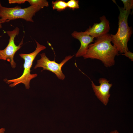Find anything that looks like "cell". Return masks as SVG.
I'll return each instance as SVG.
<instances>
[{
  "instance_id": "cell-17",
  "label": "cell",
  "mask_w": 133,
  "mask_h": 133,
  "mask_svg": "<svg viewBox=\"0 0 133 133\" xmlns=\"http://www.w3.org/2000/svg\"><path fill=\"white\" fill-rule=\"evenodd\" d=\"M110 133H119L117 130H115L110 132Z\"/></svg>"
},
{
  "instance_id": "cell-6",
  "label": "cell",
  "mask_w": 133,
  "mask_h": 133,
  "mask_svg": "<svg viewBox=\"0 0 133 133\" xmlns=\"http://www.w3.org/2000/svg\"><path fill=\"white\" fill-rule=\"evenodd\" d=\"M40 55L41 58L37 61L34 68L38 67H42L43 68L42 70H47L50 71L54 73L59 79L64 80L65 76L62 72V67L67 62L72 58L74 55L66 56L60 63H56L54 60L51 61L50 60L45 53H42Z\"/></svg>"
},
{
  "instance_id": "cell-4",
  "label": "cell",
  "mask_w": 133,
  "mask_h": 133,
  "mask_svg": "<svg viewBox=\"0 0 133 133\" xmlns=\"http://www.w3.org/2000/svg\"><path fill=\"white\" fill-rule=\"evenodd\" d=\"M43 8L39 6L31 5L25 8L17 6L13 7H0V21L2 24L11 20L23 19L27 21L33 22V17Z\"/></svg>"
},
{
  "instance_id": "cell-13",
  "label": "cell",
  "mask_w": 133,
  "mask_h": 133,
  "mask_svg": "<svg viewBox=\"0 0 133 133\" xmlns=\"http://www.w3.org/2000/svg\"><path fill=\"white\" fill-rule=\"evenodd\" d=\"M79 1L76 0H70L67 3V7L72 9L73 10L79 8Z\"/></svg>"
},
{
  "instance_id": "cell-3",
  "label": "cell",
  "mask_w": 133,
  "mask_h": 133,
  "mask_svg": "<svg viewBox=\"0 0 133 133\" xmlns=\"http://www.w3.org/2000/svg\"><path fill=\"white\" fill-rule=\"evenodd\" d=\"M36 47L35 50L33 52L28 54H19L20 56L24 60L23 65L24 70L23 73L20 77L17 78L10 80L5 79V81L8 84H11L9 86L11 87H14L20 83H23L26 89L30 88V83L31 80L36 77L37 74H31V69L33 62L36 57L41 51L46 49V47L40 44L35 40Z\"/></svg>"
},
{
  "instance_id": "cell-19",
  "label": "cell",
  "mask_w": 133,
  "mask_h": 133,
  "mask_svg": "<svg viewBox=\"0 0 133 133\" xmlns=\"http://www.w3.org/2000/svg\"><path fill=\"white\" fill-rule=\"evenodd\" d=\"M1 6H2V5H1V4L0 2V7Z\"/></svg>"
},
{
  "instance_id": "cell-14",
  "label": "cell",
  "mask_w": 133,
  "mask_h": 133,
  "mask_svg": "<svg viewBox=\"0 0 133 133\" xmlns=\"http://www.w3.org/2000/svg\"><path fill=\"white\" fill-rule=\"evenodd\" d=\"M122 55L128 58L131 61H133V53L129 50L125 52Z\"/></svg>"
},
{
  "instance_id": "cell-15",
  "label": "cell",
  "mask_w": 133,
  "mask_h": 133,
  "mask_svg": "<svg viewBox=\"0 0 133 133\" xmlns=\"http://www.w3.org/2000/svg\"><path fill=\"white\" fill-rule=\"evenodd\" d=\"M27 0H9V4H14L17 3L18 4L23 3Z\"/></svg>"
},
{
  "instance_id": "cell-5",
  "label": "cell",
  "mask_w": 133,
  "mask_h": 133,
  "mask_svg": "<svg viewBox=\"0 0 133 133\" xmlns=\"http://www.w3.org/2000/svg\"><path fill=\"white\" fill-rule=\"evenodd\" d=\"M19 31V29L17 27L13 30L7 31L6 33L9 37L8 43L5 49L0 50V60H6L9 62L13 68L15 67L16 65L14 60V55L21 47L23 43V38L18 45L17 46L15 43V38L18 35Z\"/></svg>"
},
{
  "instance_id": "cell-8",
  "label": "cell",
  "mask_w": 133,
  "mask_h": 133,
  "mask_svg": "<svg viewBox=\"0 0 133 133\" xmlns=\"http://www.w3.org/2000/svg\"><path fill=\"white\" fill-rule=\"evenodd\" d=\"M100 19V23H94L86 30L89 35L94 38H97L108 33L110 29L109 21L105 16L103 15Z\"/></svg>"
},
{
  "instance_id": "cell-7",
  "label": "cell",
  "mask_w": 133,
  "mask_h": 133,
  "mask_svg": "<svg viewBox=\"0 0 133 133\" xmlns=\"http://www.w3.org/2000/svg\"><path fill=\"white\" fill-rule=\"evenodd\" d=\"M98 81L100 85L97 86L91 81L92 87L95 95L106 106L109 101L110 96L109 90L113 85L109 83V80L105 78H100Z\"/></svg>"
},
{
  "instance_id": "cell-2",
  "label": "cell",
  "mask_w": 133,
  "mask_h": 133,
  "mask_svg": "<svg viewBox=\"0 0 133 133\" xmlns=\"http://www.w3.org/2000/svg\"><path fill=\"white\" fill-rule=\"evenodd\" d=\"M119 11L118 17V28L114 35L111 34V42L118 50L119 53H124L129 50L127 44L132 33V29L128 25V19L131 11L124 10L117 6Z\"/></svg>"
},
{
  "instance_id": "cell-9",
  "label": "cell",
  "mask_w": 133,
  "mask_h": 133,
  "mask_svg": "<svg viewBox=\"0 0 133 133\" xmlns=\"http://www.w3.org/2000/svg\"><path fill=\"white\" fill-rule=\"evenodd\" d=\"M72 36L80 42V47L75 55L76 57L83 56L85 54L90 43L93 41L94 38L90 36L86 30L84 32H78L74 31L72 33Z\"/></svg>"
},
{
  "instance_id": "cell-10",
  "label": "cell",
  "mask_w": 133,
  "mask_h": 133,
  "mask_svg": "<svg viewBox=\"0 0 133 133\" xmlns=\"http://www.w3.org/2000/svg\"><path fill=\"white\" fill-rule=\"evenodd\" d=\"M52 4L53 9L58 11H63L67 7L66 2L63 0L52 1Z\"/></svg>"
},
{
  "instance_id": "cell-16",
  "label": "cell",
  "mask_w": 133,
  "mask_h": 133,
  "mask_svg": "<svg viewBox=\"0 0 133 133\" xmlns=\"http://www.w3.org/2000/svg\"><path fill=\"white\" fill-rule=\"evenodd\" d=\"M5 131V129L3 128L0 129V133H4Z\"/></svg>"
},
{
  "instance_id": "cell-12",
  "label": "cell",
  "mask_w": 133,
  "mask_h": 133,
  "mask_svg": "<svg viewBox=\"0 0 133 133\" xmlns=\"http://www.w3.org/2000/svg\"><path fill=\"white\" fill-rule=\"evenodd\" d=\"M124 4L123 8L128 11H131L133 8V0H121Z\"/></svg>"
},
{
  "instance_id": "cell-18",
  "label": "cell",
  "mask_w": 133,
  "mask_h": 133,
  "mask_svg": "<svg viewBox=\"0 0 133 133\" xmlns=\"http://www.w3.org/2000/svg\"><path fill=\"white\" fill-rule=\"evenodd\" d=\"M2 28V25H1V23L0 21V29H1Z\"/></svg>"
},
{
  "instance_id": "cell-20",
  "label": "cell",
  "mask_w": 133,
  "mask_h": 133,
  "mask_svg": "<svg viewBox=\"0 0 133 133\" xmlns=\"http://www.w3.org/2000/svg\"></svg>"
},
{
  "instance_id": "cell-11",
  "label": "cell",
  "mask_w": 133,
  "mask_h": 133,
  "mask_svg": "<svg viewBox=\"0 0 133 133\" xmlns=\"http://www.w3.org/2000/svg\"><path fill=\"white\" fill-rule=\"evenodd\" d=\"M31 5H35L40 6L43 8L45 7H48L49 4L46 0H27Z\"/></svg>"
},
{
  "instance_id": "cell-1",
  "label": "cell",
  "mask_w": 133,
  "mask_h": 133,
  "mask_svg": "<svg viewBox=\"0 0 133 133\" xmlns=\"http://www.w3.org/2000/svg\"><path fill=\"white\" fill-rule=\"evenodd\" d=\"M119 53L111 43V34L107 33L97 38L94 43L89 44L83 57L84 59L99 60L108 67L114 65L115 57Z\"/></svg>"
}]
</instances>
